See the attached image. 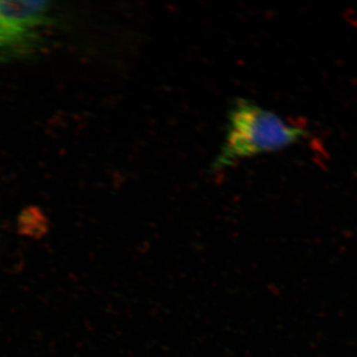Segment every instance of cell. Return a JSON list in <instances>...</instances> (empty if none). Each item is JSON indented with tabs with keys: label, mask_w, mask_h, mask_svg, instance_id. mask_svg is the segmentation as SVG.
<instances>
[{
	"label": "cell",
	"mask_w": 357,
	"mask_h": 357,
	"mask_svg": "<svg viewBox=\"0 0 357 357\" xmlns=\"http://www.w3.org/2000/svg\"><path fill=\"white\" fill-rule=\"evenodd\" d=\"M306 136L302 126L289 123L276 112L248 98H236L230 105L225 138L211 172H225L243 160L283 151Z\"/></svg>",
	"instance_id": "1"
},
{
	"label": "cell",
	"mask_w": 357,
	"mask_h": 357,
	"mask_svg": "<svg viewBox=\"0 0 357 357\" xmlns=\"http://www.w3.org/2000/svg\"><path fill=\"white\" fill-rule=\"evenodd\" d=\"M52 16L49 1H0V58L32 48Z\"/></svg>",
	"instance_id": "2"
}]
</instances>
